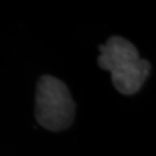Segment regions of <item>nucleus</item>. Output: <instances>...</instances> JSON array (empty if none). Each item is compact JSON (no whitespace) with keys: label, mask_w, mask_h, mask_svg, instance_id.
I'll use <instances>...</instances> for the list:
<instances>
[{"label":"nucleus","mask_w":156,"mask_h":156,"mask_svg":"<svg viewBox=\"0 0 156 156\" xmlns=\"http://www.w3.org/2000/svg\"><path fill=\"white\" fill-rule=\"evenodd\" d=\"M76 104L64 82L52 77L42 76L37 85L35 119L47 130L60 131L72 125Z\"/></svg>","instance_id":"2"},{"label":"nucleus","mask_w":156,"mask_h":156,"mask_svg":"<svg viewBox=\"0 0 156 156\" xmlns=\"http://www.w3.org/2000/svg\"><path fill=\"white\" fill-rule=\"evenodd\" d=\"M98 64L111 73L116 90L124 95L139 91L151 69L150 62L139 56L133 43L121 37H111L100 46Z\"/></svg>","instance_id":"1"}]
</instances>
